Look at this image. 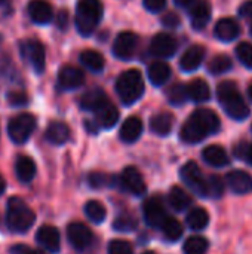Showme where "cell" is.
Segmentation results:
<instances>
[{
  "instance_id": "obj_32",
  "label": "cell",
  "mask_w": 252,
  "mask_h": 254,
  "mask_svg": "<svg viewBox=\"0 0 252 254\" xmlns=\"http://www.w3.org/2000/svg\"><path fill=\"white\" fill-rule=\"evenodd\" d=\"M80 61L86 68L92 71H101L105 65L104 57L98 51H94V49H85L80 54Z\"/></svg>"
},
{
  "instance_id": "obj_50",
  "label": "cell",
  "mask_w": 252,
  "mask_h": 254,
  "mask_svg": "<svg viewBox=\"0 0 252 254\" xmlns=\"http://www.w3.org/2000/svg\"><path fill=\"white\" fill-rule=\"evenodd\" d=\"M195 0H175V3L178 6H190Z\"/></svg>"
},
{
  "instance_id": "obj_51",
  "label": "cell",
  "mask_w": 252,
  "mask_h": 254,
  "mask_svg": "<svg viewBox=\"0 0 252 254\" xmlns=\"http://www.w3.org/2000/svg\"><path fill=\"white\" fill-rule=\"evenodd\" d=\"M4 189H6V183H4V179L0 176V195L4 192Z\"/></svg>"
},
{
  "instance_id": "obj_6",
  "label": "cell",
  "mask_w": 252,
  "mask_h": 254,
  "mask_svg": "<svg viewBox=\"0 0 252 254\" xmlns=\"http://www.w3.org/2000/svg\"><path fill=\"white\" fill-rule=\"evenodd\" d=\"M36 129V118L31 113H21L7 124V134L16 144L25 143Z\"/></svg>"
},
{
  "instance_id": "obj_24",
  "label": "cell",
  "mask_w": 252,
  "mask_h": 254,
  "mask_svg": "<svg viewBox=\"0 0 252 254\" xmlns=\"http://www.w3.org/2000/svg\"><path fill=\"white\" fill-rule=\"evenodd\" d=\"M15 174L19 182L22 183H30L34 176H36V164L30 156L21 155L16 158L15 162Z\"/></svg>"
},
{
  "instance_id": "obj_33",
  "label": "cell",
  "mask_w": 252,
  "mask_h": 254,
  "mask_svg": "<svg viewBox=\"0 0 252 254\" xmlns=\"http://www.w3.org/2000/svg\"><path fill=\"white\" fill-rule=\"evenodd\" d=\"M162 234L168 241H178L183 237V225L180 223V220L174 219V217H166L163 220V223L160 225Z\"/></svg>"
},
{
  "instance_id": "obj_18",
  "label": "cell",
  "mask_w": 252,
  "mask_h": 254,
  "mask_svg": "<svg viewBox=\"0 0 252 254\" xmlns=\"http://www.w3.org/2000/svg\"><path fill=\"white\" fill-rule=\"evenodd\" d=\"M85 82V74L80 68L64 65L58 73V83L62 89H76Z\"/></svg>"
},
{
  "instance_id": "obj_45",
  "label": "cell",
  "mask_w": 252,
  "mask_h": 254,
  "mask_svg": "<svg viewBox=\"0 0 252 254\" xmlns=\"http://www.w3.org/2000/svg\"><path fill=\"white\" fill-rule=\"evenodd\" d=\"M162 22H163V25H166V27H169V28H175V27L180 25L181 19H180V16H178L175 12H168V13L163 15Z\"/></svg>"
},
{
  "instance_id": "obj_54",
  "label": "cell",
  "mask_w": 252,
  "mask_h": 254,
  "mask_svg": "<svg viewBox=\"0 0 252 254\" xmlns=\"http://www.w3.org/2000/svg\"><path fill=\"white\" fill-rule=\"evenodd\" d=\"M3 1H4V0H0V3H3Z\"/></svg>"
},
{
  "instance_id": "obj_21",
  "label": "cell",
  "mask_w": 252,
  "mask_h": 254,
  "mask_svg": "<svg viewBox=\"0 0 252 254\" xmlns=\"http://www.w3.org/2000/svg\"><path fill=\"white\" fill-rule=\"evenodd\" d=\"M143 122L140 118L137 116H131L128 118L123 124H122V128H120V140L125 141V143H134L137 141L141 134H143Z\"/></svg>"
},
{
  "instance_id": "obj_52",
  "label": "cell",
  "mask_w": 252,
  "mask_h": 254,
  "mask_svg": "<svg viewBox=\"0 0 252 254\" xmlns=\"http://www.w3.org/2000/svg\"><path fill=\"white\" fill-rule=\"evenodd\" d=\"M248 95H250V98H251L252 101V83L248 86Z\"/></svg>"
},
{
  "instance_id": "obj_3",
  "label": "cell",
  "mask_w": 252,
  "mask_h": 254,
  "mask_svg": "<svg viewBox=\"0 0 252 254\" xmlns=\"http://www.w3.org/2000/svg\"><path fill=\"white\" fill-rule=\"evenodd\" d=\"M36 220L34 211L18 196L9 198L6 204V226L15 234H25Z\"/></svg>"
},
{
  "instance_id": "obj_20",
  "label": "cell",
  "mask_w": 252,
  "mask_h": 254,
  "mask_svg": "<svg viewBox=\"0 0 252 254\" xmlns=\"http://www.w3.org/2000/svg\"><path fill=\"white\" fill-rule=\"evenodd\" d=\"M214 33L217 39H220L221 42H230V40H235L241 34V27L236 22V19L223 18L215 24Z\"/></svg>"
},
{
  "instance_id": "obj_9",
  "label": "cell",
  "mask_w": 252,
  "mask_h": 254,
  "mask_svg": "<svg viewBox=\"0 0 252 254\" xmlns=\"http://www.w3.org/2000/svg\"><path fill=\"white\" fill-rule=\"evenodd\" d=\"M67 238H68V243L71 244V247L79 250V252H83V250L89 249L92 241H94V235H92L91 229L86 225L79 223V222H74V223L68 225Z\"/></svg>"
},
{
  "instance_id": "obj_13",
  "label": "cell",
  "mask_w": 252,
  "mask_h": 254,
  "mask_svg": "<svg viewBox=\"0 0 252 254\" xmlns=\"http://www.w3.org/2000/svg\"><path fill=\"white\" fill-rule=\"evenodd\" d=\"M227 188L238 195H247L252 192V176L242 170H233L226 176Z\"/></svg>"
},
{
  "instance_id": "obj_29",
  "label": "cell",
  "mask_w": 252,
  "mask_h": 254,
  "mask_svg": "<svg viewBox=\"0 0 252 254\" xmlns=\"http://www.w3.org/2000/svg\"><path fill=\"white\" fill-rule=\"evenodd\" d=\"M168 202L175 211H184L192 205V196L180 186H172L168 193Z\"/></svg>"
},
{
  "instance_id": "obj_48",
  "label": "cell",
  "mask_w": 252,
  "mask_h": 254,
  "mask_svg": "<svg viewBox=\"0 0 252 254\" xmlns=\"http://www.w3.org/2000/svg\"><path fill=\"white\" fill-rule=\"evenodd\" d=\"M239 13L242 18H245L247 21H252V0H247L241 4L239 7Z\"/></svg>"
},
{
  "instance_id": "obj_42",
  "label": "cell",
  "mask_w": 252,
  "mask_h": 254,
  "mask_svg": "<svg viewBox=\"0 0 252 254\" xmlns=\"http://www.w3.org/2000/svg\"><path fill=\"white\" fill-rule=\"evenodd\" d=\"M7 103L13 107H22L28 104V97L22 91H12L7 94Z\"/></svg>"
},
{
  "instance_id": "obj_14",
  "label": "cell",
  "mask_w": 252,
  "mask_h": 254,
  "mask_svg": "<svg viewBox=\"0 0 252 254\" xmlns=\"http://www.w3.org/2000/svg\"><path fill=\"white\" fill-rule=\"evenodd\" d=\"M150 52L159 58H169L177 52V40L166 33H159L151 39Z\"/></svg>"
},
{
  "instance_id": "obj_27",
  "label": "cell",
  "mask_w": 252,
  "mask_h": 254,
  "mask_svg": "<svg viewBox=\"0 0 252 254\" xmlns=\"http://www.w3.org/2000/svg\"><path fill=\"white\" fill-rule=\"evenodd\" d=\"M171 77V67L165 61H154L149 67V79L154 86H162Z\"/></svg>"
},
{
  "instance_id": "obj_38",
  "label": "cell",
  "mask_w": 252,
  "mask_h": 254,
  "mask_svg": "<svg viewBox=\"0 0 252 254\" xmlns=\"http://www.w3.org/2000/svg\"><path fill=\"white\" fill-rule=\"evenodd\" d=\"M223 193H224V182L218 176H209L206 179V196L221 198Z\"/></svg>"
},
{
  "instance_id": "obj_47",
  "label": "cell",
  "mask_w": 252,
  "mask_h": 254,
  "mask_svg": "<svg viewBox=\"0 0 252 254\" xmlns=\"http://www.w3.org/2000/svg\"><path fill=\"white\" fill-rule=\"evenodd\" d=\"M9 252H10V254H43L42 252L33 250V249H30V247H27V246H24V244H16V246H13Z\"/></svg>"
},
{
  "instance_id": "obj_28",
  "label": "cell",
  "mask_w": 252,
  "mask_h": 254,
  "mask_svg": "<svg viewBox=\"0 0 252 254\" xmlns=\"http://www.w3.org/2000/svg\"><path fill=\"white\" fill-rule=\"evenodd\" d=\"M172 127H174V118L168 112H160V113L154 115L150 121L151 131L160 137L168 135L172 131Z\"/></svg>"
},
{
  "instance_id": "obj_23",
  "label": "cell",
  "mask_w": 252,
  "mask_h": 254,
  "mask_svg": "<svg viewBox=\"0 0 252 254\" xmlns=\"http://www.w3.org/2000/svg\"><path fill=\"white\" fill-rule=\"evenodd\" d=\"M202 158H203V161L208 165L217 167V168L226 167L229 164L227 152L221 146H218V144H211V146L205 147L203 152H202Z\"/></svg>"
},
{
  "instance_id": "obj_26",
  "label": "cell",
  "mask_w": 252,
  "mask_h": 254,
  "mask_svg": "<svg viewBox=\"0 0 252 254\" xmlns=\"http://www.w3.org/2000/svg\"><path fill=\"white\" fill-rule=\"evenodd\" d=\"M70 138V128L67 124L55 121L50 122L49 127L46 128V140L52 144H64Z\"/></svg>"
},
{
  "instance_id": "obj_19",
  "label": "cell",
  "mask_w": 252,
  "mask_h": 254,
  "mask_svg": "<svg viewBox=\"0 0 252 254\" xmlns=\"http://www.w3.org/2000/svg\"><path fill=\"white\" fill-rule=\"evenodd\" d=\"M28 15L36 24H48L53 18V9L46 0H31L28 3Z\"/></svg>"
},
{
  "instance_id": "obj_7",
  "label": "cell",
  "mask_w": 252,
  "mask_h": 254,
  "mask_svg": "<svg viewBox=\"0 0 252 254\" xmlns=\"http://www.w3.org/2000/svg\"><path fill=\"white\" fill-rule=\"evenodd\" d=\"M19 51L22 58L36 73H43L46 67V52L45 46L37 39H27L19 43Z\"/></svg>"
},
{
  "instance_id": "obj_10",
  "label": "cell",
  "mask_w": 252,
  "mask_h": 254,
  "mask_svg": "<svg viewBox=\"0 0 252 254\" xmlns=\"http://www.w3.org/2000/svg\"><path fill=\"white\" fill-rule=\"evenodd\" d=\"M143 214L144 220L149 226H159L163 223V220L168 217L165 211V204L159 196H150L143 204Z\"/></svg>"
},
{
  "instance_id": "obj_12",
  "label": "cell",
  "mask_w": 252,
  "mask_h": 254,
  "mask_svg": "<svg viewBox=\"0 0 252 254\" xmlns=\"http://www.w3.org/2000/svg\"><path fill=\"white\" fill-rule=\"evenodd\" d=\"M138 46V37L132 31H122L113 45V54L120 60H129L134 57Z\"/></svg>"
},
{
  "instance_id": "obj_30",
  "label": "cell",
  "mask_w": 252,
  "mask_h": 254,
  "mask_svg": "<svg viewBox=\"0 0 252 254\" xmlns=\"http://www.w3.org/2000/svg\"><path fill=\"white\" fill-rule=\"evenodd\" d=\"M187 94L189 98H192L196 103H203L208 101L211 97V89L208 86V83L202 79H195L192 82L187 83Z\"/></svg>"
},
{
  "instance_id": "obj_16",
  "label": "cell",
  "mask_w": 252,
  "mask_h": 254,
  "mask_svg": "<svg viewBox=\"0 0 252 254\" xmlns=\"http://www.w3.org/2000/svg\"><path fill=\"white\" fill-rule=\"evenodd\" d=\"M205 55H206V49L202 46V45H193L190 46L181 57L180 60V67L183 71L186 73H190V71H195L196 68L201 67V64L203 63L205 60Z\"/></svg>"
},
{
  "instance_id": "obj_2",
  "label": "cell",
  "mask_w": 252,
  "mask_h": 254,
  "mask_svg": "<svg viewBox=\"0 0 252 254\" xmlns=\"http://www.w3.org/2000/svg\"><path fill=\"white\" fill-rule=\"evenodd\" d=\"M218 101L224 112L235 121H244L250 116V107L236 88L235 82H221L217 88Z\"/></svg>"
},
{
  "instance_id": "obj_31",
  "label": "cell",
  "mask_w": 252,
  "mask_h": 254,
  "mask_svg": "<svg viewBox=\"0 0 252 254\" xmlns=\"http://www.w3.org/2000/svg\"><path fill=\"white\" fill-rule=\"evenodd\" d=\"M186 223L192 231H203L209 223V214L202 207L192 208L187 214Z\"/></svg>"
},
{
  "instance_id": "obj_36",
  "label": "cell",
  "mask_w": 252,
  "mask_h": 254,
  "mask_svg": "<svg viewBox=\"0 0 252 254\" xmlns=\"http://www.w3.org/2000/svg\"><path fill=\"white\" fill-rule=\"evenodd\" d=\"M232 68V60L227 55H215L209 63H208V71L212 74H223Z\"/></svg>"
},
{
  "instance_id": "obj_8",
  "label": "cell",
  "mask_w": 252,
  "mask_h": 254,
  "mask_svg": "<svg viewBox=\"0 0 252 254\" xmlns=\"http://www.w3.org/2000/svg\"><path fill=\"white\" fill-rule=\"evenodd\" d=\"M181 180L201 198H206V179L203 177L199 165L193 161L183 165L180 171Z\"/></svg>"
},
{
  "instance_id": "obj_39",
  "label": "cell",
  "mask_w": 252,
  "mask_h": 254,
  "mask_svg": "<svg viewBox=\"0 0 252 254\" xmlns=\"http://www.w3.org/2000/svg\"><path fill=\"white\" fill-rule=\"evenodd\" d=\"M113 228L119 232H131L137 228V220L131 214H120L116 217Z\"/></svg>"
},
{
  "instance_id": "obj_49",
  "label": "cell",
  "mask_w": 252,
  "mask_h": 254,
  "mask_svg": "<svg viewBox=\"0 0 252 254\" xmlns=\"http://www.w3.org/2000/svg\"><path fill=\"white\" fill-rule=\"evenodd\" d=\"M67 24H68V13H67V10L58 12V15H56V25L61 30H64L67 27Z\"/></svg>"
},
{
  "instance_id": "obj_43",
  "label": "cell",
  "mask_w": 252,
  "mask_h": 254,
  "mask_svg": "<svg viewBox=\"0 0 252 254\" xmlns=\"http://www.w3.org/2000/svg\"><path fill=\"white\" fill-rule=\"evenodd\" d=\"M235 155L252 165V143H241L239 146H236Z\"/></svg>"
},
{
  "instance_id": "obj_53",
  "label": "cell",
  "mask_w": 252,
  "mask_h": 254,
  "mask_svg": "<svg viewBox=\"0 0 252 254\" xmlns=\"http://www.w3.org/2000/svg\"><path fill=\"white\" fill-rule=\"evenodd\" d=\"M143 254H156V253H153V252H146V253H143Z\"/></svg>"
},
{
  "instance_id": "obj_40",
  "label": "cell",
  "mask_w": 252,
  "mask_h": 254,
  "mask_svg": "<svg viewBox=\"0 0 252 254\" xmlns=\"http://www.w3.org/2000/svg\"><path fill=\"white\" fill-rule=\"evenodd\" d=\"M236 55L239 58V61L248 67V68H252V45L248 43V42H242L238 45L236 48Z\"/></svg>"
},
{
  "instance_id": "obj_35",
  "label": "cell",
  "mask_w": 252,
  "mask_h": 254,
  "mask_svg": "<svg viewBox=\"0 0 252 254\" xmlns=\"http://www.w3.org/2000/svg\"><path fill=\"white\" fill-rule=\"evenodd\" d=\"M184 254H206L208 252V240L199 235L190 237L184 246H183Z\"/></svg>"
},
{
  "instance_id": "obj_41",
  "label": "cell",
  "mask_w": 252,
  "mask_h": 254,
  "mask_svg": "<svg viewBox=\"0 0 252 254\" xmlns=\"http://www.w3.org/2000/svg\"><path fill=\"white\" fill-rule=\"evenodd\" d=\"M108 254H134L132 246L125 240H113L108 244Z\"/></svg>"
},
{
  "instance_id": "obj_11",
  "label": "cell",
  "mask_w": 252,
  "mask_h": 254,
  "mask_svg": "<svg viewBox=\"0 0 252 254\" xmlns=\"http://www.w3.org/2000/svg\"><path fill=\"white\" fill-rule=\"evenodd\" d=\"M120 185L122 188L135 195V196H143L147 190L146 182L141 176V173L135 167H126L122 174H120Z\"/></svg>"
},
{
  "instance_id": "obj_5",
  "label": "cell",
  "mask_w": 252,
  "mask_h": 254,
  "mask_svg": "<svg viewBox=\"0 0 252 254\" xmlns=\"http://www.w3.org/2000/svg\"><path fill=\"white\" fill-rule=\"evenodd\" d=\"M102 16L101 0H79L76 7V27L82 36H91Z\"/></svg>"
},
{
  "instance_id": "obj_55",
  "label": "cell",
  "mask_w": 252,
  "mask_h": 254,
  "mask_svg": "<svg viewBox=\"0 0 252 254\" xmlns=\"http://www.w3.org/2000/svg\"><path fill=\"white\" fill-rule=\"evenodd\" d=\"M251 33H252V27H251Z\"/></svg>"
},
{
  "instance_id": "obj_4",
  "label": "cell",
  "mask_w": 252,
  "mask_h": 254,
  "mask_svg": "<svg viewBox=\"0 0 252 254\" xmlns=\"http://www.w3.org/2000/svg\"><path fill=\"white\" fill-rule=\"evenodd\" d=\"M144 79L140 70L137 68H129L125 70L116 82V92L120 98V101L126 106L134 104L141 98L144 94Z\"/></svg>"
},
{
  "instance_id": "obj_22",
  "label": "cell",
  "mask_w": 252,
  "mask_h": 254,
  "mask_svg": "<svg viewBox=\"0 0 252 254\" xmlns=\"http://www.w3.org/2000/svg\"><path fill=\"white\" fill-rule=\"evenodd\" d=\"M107 95L102 89L100 88H94L88 92L83 94V97L80 98V107L83 110H89V112H97L100 107H102L107 103Z\"/></svg>"
},
{
  "instance_id": "obj_34",
  "label": "cell",
  "mask_w": 252,
  "mask_h": 254,
  "mask_svg": "<svg viewBox=\"0 0 252 254\" xmlns=\"http://www.w3.org/2000/svg\"><path fill=\"white\" fill-rule=\"evenodd\" d=\"M85 214H86V217L91 222L102 223L105 220L107 211H105V207L101 202H98V201H88L85 204Z\"/></svg>"
},
{
  "instance_id": "obj_15",
  "label": "cell",
  "mask_w": 252,
  "mask_h": 254,
  "mask_svg": "<svg viewBox=\"0 0 252 254\" xmlns=\"http://www.w3.org/2000/svg\"><path fill=\"white\" fill-rule=\"evenodd\" d=\"M36 241L40 247L48 250L49 253H58L61 247V237L56 228L50 225H45L39 228L36 234Z\"/></svg>"
},
{
  "instance_id": "obj_25",
  "label": "cell",
  "mask_w": 252,
  "mask_h": 254,
  "mask_svg": "<svg viewBox=\"0 0 252 254\" xmlns=\"http://www.w3.org/2000/svg\"><path fill=\"white\" fill-rule=\"evenodd\" d=\"M117 121H119V112L114 107V104H111L110 101H107L102 107H100L95 112V122L101 128H111L117 124Z\"/></svg>"
},
{
  "instance_id": "obj_44",
  "label": "cell",
  "mask_w": 252,
  "mask_h": 254,
  "mask_svg": "<svg viewBox=\"0 0 252 254\" xmlns=\"http://www.w3.org/2000/svg\"><path fill=\"white\" fill-rule=\"evenodd\" d=\"M110 183V179L108 176L102 174V173H92L89 176V185L94 188V189H100V188H104V186H108Z\"/></svg>"
},
{
  "instance_id": "obj_17",
  "label": "cell",
  "mask_w": 252,
  "mask_h": 254,
  "mask_svg": "<svg viewBox=\"0 0 252 254\" xmlns=\"http://www.w3.org/2000/svg\"><path fill=\"white\" fill-rule=\"evenodd\" d=\"M211 3L208 0H198L193 3L190 10V21L195 30H203L211 19Z\"/></svg>"
},
{
  "instance_id": "obj_37",
  "label": "cell",
  "mask_w": 252,
  "mask_h": 254,
  "mask_svg": "<svg viewBox=\"0 0 252 254\" xmlns=\"http://www.w3.org/2000/svg\"><path fill=\"white\" fill-rule=\"evenodd\" d=\"M187 98H189V94H187V85L175 83V85H172V86L168 89V100H169L172 104H175V106L183 104Z\"/></svg>"
},
{
  "instance_id": "obj_46",
  "label": "cell",
  "mask_w": 252,
  "mask_h": 254,
  "mask_svg": "<svg viewBox=\"0 0 252 254\" xmlns=\"http://www.w3.org/2000/svg\"><path fill=\"white\" fill-rule=\"evenodd\" d=\"M143 3L150 12H160L166 6V0H143Z\"/></svg>"
},
{
  "instance_id": "obj_1",
  "label": "cell",
  "mask_w": 252,
  "mask_h": 254,
  "mask_svg": "<svg viewBox=\"0 0 252 254\" xmlns=\"http://www.w3.org/2000/svg\"><path fill=\"white\" fill-rule=\"evenodd\" d=\"M220 118L209 109H198L183 125L181 140L189 144H196L208 135L218 132Z\"/></svg>"
}]
</instances>
